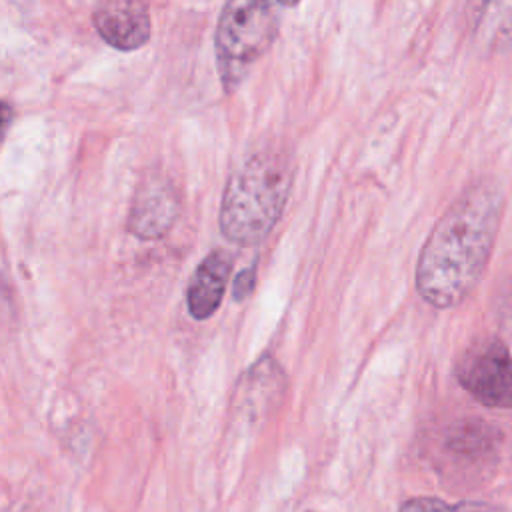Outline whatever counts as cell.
Masks as SVG:
<instances>
[{
	"instance_id": "cell-10",
	"label": "cell",
	"mask_w": 512,
	"mask_h": 512,
	"mask_svg": "<svg viewBox=\"0 0 512 512\" xmlns=\"http://www.w3.org/2000/svg\"><path fill=\"white\" fill-rule=\"evenodd\" d=\"M12 122V106L4 100H0V146L4 142V136L8 132V126Z\"/></svg>"
},
{
	"instance_id": "cell-5",
	"label": "cell",
	"mask_w": 512,
	"mask_h": 512,
	"mask_svg": "<svg viewBox=\"0 0 512 512\" xmlns=\"http://www.w3.org/2000/svg\"><path fill=\"white\" fill-rule=\"evenodd\" d=\"M180 200L164 176H146L136 188L128 214V230L142 240H156L178 216Z\"/></svg>"
},
{
	"instance_id": "cell-9",
	"label": "cell",
	"mask_w": 512,
	"mask_h": 512,
	"mask_svg": "<svg viewBox=\"0 0 512 512\" xmlns=\"http://www.w3.org/2000/svg\"><path fill=\"white\" fill-rule=\"evenodd\" d=\"M254 282H256V270L254 266L250 268H244L242 272L236 274V278L232 280V294L236 300H244L252 294V288H254Z\"/></svg>"
},
{
	"instance_id": "cell-1",
	"label": "cell",
	"mask_w": 512,
	"mask_h": 512,
	"mask_svg": "<svg viewBox=\"0 0 512 512\" xmlns=\"http://www.w3.org/2000/svg\"><path fill=\"white\" fill-rule=\"evenodd\" d=\"M502 206L500 186L480 180L440 216L416 262L414 284L424 302L452 308L472 294L490 260Z\"/></svg>"
},
{
	"instance_id": "cell-3",
	"label": "cell",
	"mask_w": 512,
	"mask_h": 512,
	"mask_svg": "<svg viewBox=\"0 0 512 512\" xmlns=\"http://www.w3.org/2000/svg\"><path fill=\"white\" fill-rule=\"evenodd\" d=\"M278 32L274 4L258 0L228 2L216 26V64L226 90H234L248 68L268 50Z\"/></svg>"
},
{
	"instance_id": "cell-2",
	"label": "cell",
	"mask_w": 512,
	"mask_h": 512,
	"mask_svg": "<svg viewBox=\"0 0 512 512\" xmlns=\"http://www.w3.org/2000/svg\"><path fill=\"white\" fill-rule=\"evenodd\" d=\"M290 184L292 172L282 154L262 150L246 158L224 188L222 234L240 246L260 242L280 218Z\"/></svg>"
},
{
	"instance_id": "cell-7",
	"label": "cell",
	"mask_w": 512,
	"mask_h": 512,
	"mask_svg": "<svg viewBox=\"0 0 512 512\" xmlns=\"http://www.w3.org/2000/svg\"><path fill=\"white\" fill-rule=\"evenodd\" d=\"M230 270L232 258L226 250H212L196 266L186 290L188 312L196 320H206L218 310L228 286Z\"/></svg>"
},
{
	"instance_id": "cell-8",
	"label": "cell",
	"mask_w": 512,
	"mask_h": 512,
	"mask_svg": "<svg viewBox=\"0 0 512 512\" xmlns=\"http://www.w3.org/2000/svg\"><path fill=\"white\" fill-rule=\"evenodd\" d=\"M398 512H488V510L482 508L480 504H472V502H466V504L460 502V504L452 506L440 498L418 496V498L406 500Z\"/></svg>"
},
{
	"instance_id": "cell-6",
	"label": "cell",
	"mask_w": 512,
	"mask_h": 512,
	"mask_svg": "<svg viewBox=\"0 0 512 512\" xmlns=\"http://www.w3.org/2000/svg\"><path fill=\"white\" fill-rule=\"evenodd\" d=\"M94 26L118 50H134L150 38V16L142 2H104L94 10Z\"/></svg>"
},
{
	"instance_id": "cell-4",
	"label": "cell",
	"mask_w": 512,
	"mask_h": 512,
	"mask_svg": "<svg viewBox=\"0 0 512 512\" xmlns=\"http://www.w3.org/2000/svg\"><path fill=\"white\" fill-rule=\"evenodd\" d=\"M462 388L488 408H512V354L498 338L472 342L458 358Z\"/></svg>"
}]
</instances>
